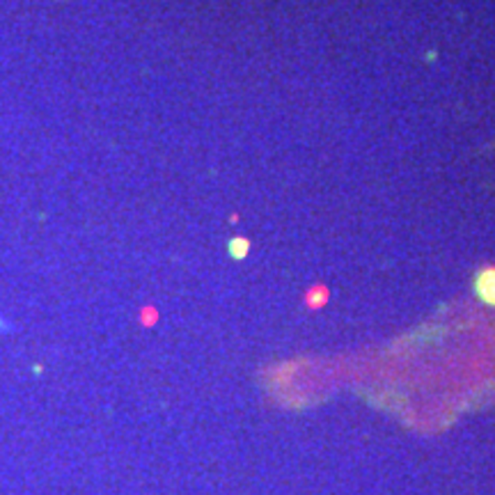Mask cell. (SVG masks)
Instances as JSON below:
<instances>
[{"label": "cell", "mask_w": 495, "mask_h": 495, "mask_svg": "<svg viewBox=\"0 0 495 495\" xmlns=\"http://www.w3.org/2000/svg\"><path fill=\"white\" fill-rule=\"evenodd\" d=\"M479 294L481 299H486L489 303H495V271H486L479 278Z\"/></svg>", "instance_id": "1"}, {"label": "cell", "mask_w": 495, "mask_h": 495, "mask_svg": "<svg viewBox=\"0 0 495 495\" xmlns=\"http://www.w3.org/2000/svg\"><path fill=\"white\" fill-rule=\"evenodd\" d=\"M0 331H7V321L3 317H0Z\"/></svg>", "instance_id": "2"}]
</instances>
